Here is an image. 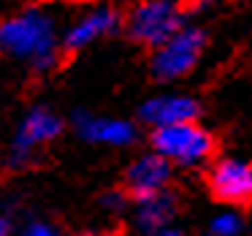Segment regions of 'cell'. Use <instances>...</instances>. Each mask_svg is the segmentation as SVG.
Returning <instances> with one entry per match:
<instances>
[{"label": "cell", "mask_w": 252, "mask_h": 236, "mask_svg": "<svg viewBox=\"0 0 252 236\" xmlns=\"http://www.w3.org/2000/svg\"><path fill=\"white\" fill-rule=\"evenodd\" d=\"M57 46L55 22L41 11H25L0 22V52L28 60L38 71L55 66Z\"/></svg>", "instance_id": "6da1fadb"}, {"label": "cell", "mask_w": 252, "mask_h": 236, "mask_svg": "<svg viewBox=\"0 0 252 236\" xmlns=\"http://www.w3.org/2000/svg\"><path fill=\"white\" fill-rule=\"evenodd\" d=\"M152 147L160 158L176 166H198L214 152V138L195 122H179L168 128H155Z\"/></svg>", "instance_id": "7a4b0ae2"}, {"label": "cell", "mask_w": 252, "mask_h": 236, "mask_svg": "<svg viewBox=\"0 0 252 236\" xmlns=\"http://www.w3.org/2000/svg\"><path fill=\"white\" fill-rule=\"evenodd\" d=\"M203 49H206V35L198 28L182 25L171 38H165L160 46H155L152 57V73L163 82H174L190 73L198 66Z\"/></svg>", "instance_id": "3957f363"}, {"label": "cell", "mask_w": 252, "mask_h": 236, "mask_svg": "<svg viewBox=\"0 0 252 236\" xmlns=\"http://www.w3.org/2000/svg\"><path fill=\"white\" fill-rule=\"evenodd\" d=\"M182 28V8L174 0H144L127 17V33L144 46H160Z\"/></svg>", "instance_id": "277c9868"}, {"label": "cell", "mask_w": 252, "mask_h": 236, "mask_svg": "<svg viewBox=\"0 0 252 236\" xmlns=\"http://www.w3.org/2000/svg\"><path fill=\"white\" fill-rule=\"evenodd\" d=\"M209 185H212L214 196L220 201L230 203V206L250 203L252 201V166L236 158H222L214 163L212 174H209Z\"/></svg>", "instance_id": "5b68a950"}, {"label": "cell", "mask_w": 252, "mask_h": 236, "mask_svg": "<svg viewBox=\"0 0 252 236\" xmlns=\"http://www.w3.org/2000/svg\"><path fill=\"white\" fill-rule=\"evenodd\" d=\"M60 131H63V120L52 109H44V106L33 109L22 120L17 136H14V160L17 163L28 160L38 147H44L52 138L60 136Z\"/></svg>", "instance_id": "8992f818"}, {"label": "cell", "mask_w": 252, "mask_h": 236, "mask_svg": "<svg viewBox=\"0 0 252 236\" xmlns=\"http://www.w3.org/2000/svg\"><path fill=\"white\" fill-rule=\"evenodd\" d=\"M125 182H127V190H130L138 201H141V198H149V196H158V193H163L171 182V163L165 158H160L158 152L141 155V158H136L127 166Z\"/></svg>", "instance_id": "52a82bcc"}, {"label": "cell", "mask_w": 252, "mask_h": 236, "mask_svg": "<svg viewBox=\"0 0 252 236\" xmlns=\"http://www.w3.org/2000/svg\"><path fill=\"white\" fill-rule=\"evenodd\" d=\"M198 103L187 95H158L141 106V120L152 128H168L179 122H195Z\"/></svg>", "instance_id": "ba28073f"}, {"label": "cell", "mask_w": 252, "mask_h": 236, "mask_svg": "<svg viewBox=\"0 0 252 236\" xmlns=\"http://www.w3.org/2000/svg\"><path fill=\"white\" fill-rule=\"evenodd\" d=\"M117 25H120V17H117L111 8H93V11L84 14V17L65 33L63 46L71 49V52L87 49V46H93L95 41H100L109 33H114Z\"/></svg>", "instance_id": "9c48e42d"}, {"label": "cell", "mask_w": 252, "mask_h": 236, "mask_svg": "<svg viewBox=\"0 0 252 236\" xmlns=\"http://www.w3.org/2000/svg\"><path fill=\"white\" fill-rule=\"evenodd\" d=\"M73 122H76V131L82 133L87 141H95V144L125 147V144H130L133 138H136L133 125L125 120H106V117H93V114H87V111H76Z\"/></svg>", "instance_id": "30bf717a"}, {"label": "cell", "mask_w": 252, "mask_h": 236, "mask_svg": "<svg viewBox=\"0 0 252 236\" xmlns=\"http://www.w3.org/2000/svg\"><path fill=\"white\" fill-rule=\"evenodd\" d=\"M176 212V203L168 193H158V196H149V198H141L138 203V228L147 231V234H155L160 228H168L171 217Z\"/></svg>", "instance_id": "8fae6325"}, {"label": "cell", "mask_w": 252, "mask_h": 236, "mask_svg": "<svg viewBox=\"0 0 252 236\" xmlns=\"http://www.w3.org/2000/svg\"><path fill=\"white\" fill-rule=\"evenodd\" d=\"M214 236H236L241 231V217L236 212H222L217 217H212V225H209Z\"/></svg>", "instance_id": "7c38bea8"}, {"label": "cell", "mask_w": 252, "mask_h": 236, "mask_svg": "<svg viewBox=\"0 0 252 236\" xmlns=\"http://www.w3.org/2000/svg\"><path fill=\"white\" fill-rule=\"evenodd\" d=\"M22 236H60L55 228H49V225H44V223H33L30 228H25V234Z\"/></svg>", "instance_id": "4fadbf2b"}, {"label": "cell", "mask_w": 252, "mask_h": 236, "mask_svg": "<svg viewBox=\"0 0 252 236\" xmlns=\"http://www.w3.org/2000/svg\"><path fill=\"white\" fill-rule=\"evenodd\" d=\"M103 203H106L109 209H120V206H122V196H120V193H106Z\"/></svg>", "instance_id": "5bb4252c"}, {"label": "cell", "mask_w": 252, "mask_h": 236, "mask_svg": "<svg viewBox=\"0 0 252 236\" xmlns=\"http://www.w3.org/2000/svg\"><path fill=\"white\" fill-rule=\"evenodd\" d=\"M0 236H11V220L0 212Z\"/></svg>", "instance_id": "9a60e30c"}, {"label": "cell", "mask_w": 252, "mask_h": 236, "mask_svg": "<svg viewBox=\"0 0 252 236\" xmlns=\"http://www.w3.org/2000/svg\"><path fill=\"white\" fill-rule=\"evenodd\" d=\"M149 236H182L179 231H171V228H160V231H155V234H149Z\"/></svg>", "instance_id": "2e32d148"}]
</instances>
